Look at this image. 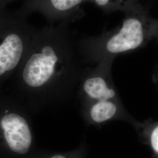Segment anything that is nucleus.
Listing matches in <instances>:
<instances>
[{
	"label": "nucleus",
	"instance_id": "obj_10",
	"mask_svg": "<svg viewBox=\"0 0 158 158\" xmlns=\"http://www.w3.org/2000/svg\"><path fill=\"white\" fill-rule=\"evenodd\" d=\"M15 1L16 0H0V10L6 8V6Z\"/></svg>",
	"mask_w": 158,
	"mask_h": 158
},
{
	"label": "nucleus",
	"instance_id": "obj_3",
	"mask_svg": "<svg viewBox=\"0 0 158 158\" xmlns=\"http://www.w3.org/2000/svg\"><path fill=\"white\" fill-rule=\"evenodd\" d=\"M143 21L136 17H128L124 21L118 32L108 40L106 48L112 53L133 50L141 45L146 30Z\"/></svg>",
	"mask_w": 158,
	"mask_h": 158
},
{
	"label": "nucleus",
	"instance_id": "obj_8",
	"mask_svg": "<svg viewBox=\"0 0 158 158\" xmlns=\"http://www.w3.org/2000/svg\"><path fill=\"white\" fill-rule=\"evenodd\" d=\"M151 144L153 149L156 152H158V128L156 127L153 131L152 134L151 135Z\"/></svg>",
	"mask_w": 158,
	"mask_h": 158
},
{
	"label": "nucleus",
	"instance_id": "obj_9",
	"mask_svg": "<svg viewBox=\"0 0 158 158\" xmlns=\"http://www.w3.org/2000/svg\"><path fill=\"white\" fill-rule=\"evenodd\" d=\"M96 4L102 7H106L111 4L114 0H94Z\"/></svg>",
	"mask_w": 158,
	"mask_h": 158
},
{
	"label": "nucleus",
	"instance_id": "obj_2",
	"mask_svg": "<svg viewBox=\"0 0 158 158\" xmlns=\"http://www.w3.org/2000/svg\"><path fill=\"white\" fill-rule=\"evenodd\" d=\"M55 33V29L51 28L34 32L32 38L39 48L29 56L23 70V81L31 87L45 84L55 73L59 60L53 44Z\"/></svg>",
	"mask_w": 158,
	"mask_h": 158
},
{
	"label": "nucleus",
	"instance_id": "obj_11",
	"mask_svg": "<svg viewBox=\"0 0 158 158\" xmlns=\"http://www.w3.org/2000/svg\"><path fill=\"white\" fill-rule=\"evenodd\" d=\"M52 158H66L65 157H64V156H63L62 155H55V156H53Z\"/></svg>",
	"mask_w": 158,
	"mask_h": 158
},
{
	"label": "nucleus",
	"instance_id": "obj_4",
	"mask_svg": "<svg viewBox=\"0 0 158 158\" xmlns=\"http://www.w3.org/2000/svg\"><path fill=\"white\" fill-rule=\"evenodd\" d=\"M6 143L12 151L19 154L28 152L32 135L27 121L15 113L5 115L1 121Z\"/></svg>",
	"mask_w": 158,
	"mask_h": 158
},
{
	"label": "nucleus",
	"instance_id": "obj_1",
	"mask_svg": "<svg viewBox=\"0 0 158 158\" xmlns=\"http://www.w3.org/2000/svg\"><path fill=\"white\" fill-rule=\"evenodd\" d=\"M20 11L0 10V76L10 72L21 61L34 31Z\"/></svg>",
	"mask_w": 158,
	"mask_h": 158
},
{
	"label": "nucleus",
	"instance_id": "obj_5",
	"mask_svg": "<svg viewBox=\"0 0 158 158\" xmlns=\"http://www.w3.org/2000/svg\"><path fill=\"white\" fill-rule=\"evenodd\" d=\"M84 0H25L19 11L28 16L31 12L40 11L49 19L76 8Z\"/></svg>",
	"mask_w": 158,
	"mask_h": 158
},
{
	"label": "nucleus",
	"instance_id": "obj_7",
	"mask_svg": "<svg viewBox=\"0 0 158 158\" xmlns=\"http://www.w3.org/2000/svg\"><path fill=\"white\" fill-rule=\"evenodd\" d=\"M117 111L116 106L107 100H101L91 110V117L97 123H102L112 118Z\"/></svg>",
	"mask_w": 158,
	"mask_h": 158
},
{
	"label": "nucleus",
	"instance_id": "obj_6",
	"mask_svg": "<svg viewBox=\"0 0 158 158\" xmlns=\"http://www.w3.org/2000/svg\"><path fill=\"white\" fill-rule=\"evenodd\" d=\"M84 89L91 97L100 101L107 100L115 96L114 91L108 88L105 80L100 77L87 79L85 81Z\"/></svg>",
	"mask_w": 158,
	"mask_h": 158
}]
</instances>
